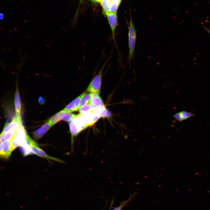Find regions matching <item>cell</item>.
<instances>
[{
    "instance_id": "obj_1",
    "label": "cell",
    "mask_w": 210,
    "mask_h": 210,
    "mask_svg": "<svg viewBox=\"0 0 210 210\" xmlns=\"http://www.w3.org/2000/svg\"><path fill=\"white\" fill-rule=\"evenodd\" d=\"M128 29V36L129 52L128 61L130 66L131 61L134 58L136 38V31L133 22L130 12V21Z\"/></svg>"
},
{
    "instance_id": "obj_2",
    "label": "cell",
    "mask_w": 210,
    "mask_h": 210,
    "mask_svg": "<svg viewBox=\"0 0 210 210\" xmlns=\"http://www.w3.org/2000/svg\"><path fill=\"white\" fill-rule=\"evenodd\" d=\"M27 141L29 144L32 153L35 155L47 160H51L62 163H65V162L62 160L47 154L38 146L37 143L28 134L27 135Z\"/></svg>"
},
{
    "instance_id": "obj_3",
    "label": "cell",
    "mask_w": 210,
    "mask_h": 210,
    "mask_svg": "<svg viewBox=\"0 0 210 210\" xmlns=\"http://www.w3.org/2000/svg\"><path fill=\"white\" fill-rule=\"evenodd\" d=\"M69 125L71 134V146L73 147L74 138L87 128L82 122L78 114L69 122Z\"/></svg>"
},
{
    "instance_id": "obj_4",
    "label": "cell",
    "mask_w": 210,
    "mask_h": 210,
    "mask_svg": "<svg viewBox=\"0 0 210 210\" xmlns=\"http://www.w3.org/2000/svg\"><path fill=\"white\" fill-rule=\"evenodd\" d=\"M109 58L104 63L98 73L92 80L87 88V92L91 93H96L99 94L102 83V77L104 68Z\"/></svg>"
},
{
    "instance_id": "obj_5",
    "label": "cell",
    "mask_w": 210,
    "mask_h": 210,
    "mask_svg": "<svg viewBox=\"0 0 210 210\" xmlns=\"http://www.w3.org/2000/svg\"><path fill=\"white\" fill-rule=\"evenodd\" d=\"M79 117L84 125L87 128L94 124L100 118L91 111L86 113L79 114Z\"/></svg>"
},
{
    "instance_id": "obj_6",
    "label": "cell",
    "mask_w": 210,
    "mask_h": 210,
    "mask_svg": "<svg viewBox=\"0 0 210 210\" xmlns=\"http://www.w3.org/2000/svg\"><path fill=\"white\" fill-rule=\"evenodd\" d=\"M105 15L107 17L108 21L111 30L112 38L113 41L115 46L117 47L115 36L116 30L118 24L116 13H107Z\"/></svg>"
},
{
    "instance_id": "obj_7",
    "label": "cell",
    "mask_w": 210,
    "mask_h": 210,
    "mask_svg": "<svg viewBox=\"0 0 210 210\" xmlns=\"http://www.w3.org/2000/svg\"><path fill=\"white\" fill-rule=\"evenodd\" d=\"M22 125L21 116L17 117L15 116L11 122H7L5 123L1 132L6 133L12 130H15Z\"/></svg>"
},
{
    "instance_id": "obj_8",
    "label": "cell",
    "mask_w": 210,
    "mask_h": 210,
    "mask_svg": "<svg viewBox=\"0 0 210 210\" xmlns=\"http://www.w3.org/2000/svg\"><path fill=\"white\" fill-rule=\"evenodd\" d=\"M52 126L48 121L33 132L34 139L36 141L39 140Z\"/></svg>"
},
{
    "instance_id": "obj_9",
    "label": "cell",
    "mask_w": 210,
    "mask_h": 210,
    "mask_svg": "<svg viewBox=\"0 0 210 210\" xmlns=\"http://www.w3.org/2000/svg\"><path fill=\"white\" fill-rule=\"evenodd\" d=\"M83 95V93L68 104L63 110L70 113L78 110L80 107V99Z\"/></svg>"
},
{
    "instance_id": "obj_10",
    "label": "cell",
    "mask_w": 210,
    "mask_h": 210,
    "mask_svg": "<svg viewBox=\"0 0 210 210\" xmlns=\"http://www.w3.org/2000/svg\"><path fill=\"white\" fill-rule=\"evenodd\" d=\"M16 134L18 136L20 142L19 146L22 147L27 143V137L28 134L23 125L15 130Z\"/></svg>"
},
{
    "instance_id": "obj_11",
    "label": "cell",
    "mask_w": 210,
    "mask_h": 210,
    "mask_svg": "<svg viewBox=\"0 0 210 210\" xmlns=\"http://www.w3.org/2000/svg\"><path fill=\"white\" fill-rule=\"evenodd\" d=\"M1 148L4 159H7L13 151L10 140H6L2 142Z\"/></svg>"
},
{
    "instance_id": "obj_12",
    "label": "cell",
    "mask_w": 210,
    "mask_h": 210,
    "mask_svg": "<svg viewBox=\"0 0 210 210\" xmlns=\"http://www.w3.org/2000/svg\"><path fill=\"white\" fill-rule=\"evenodd\" d=\"M89 104L96 108L105 106L102 99L96 93H91Z\"/></svg>"
},
{
    "instance_id": "obj_13",
    "label": "cell",
    "mask_w": 210,
    "mask_h": 210,
    "mask_svg": "<svg viewBox=\"0 0 210 210\" xmlns=\"http://www.w3.org/2000/svg\"><path fill=\"white\" fill-rule=\"evenodd\" d=\"M195 116V114L192 113L182 111L172 115V116L178 121L181 122Z\"/></svg>"
},
{
    "instance_id": "obj_14",
    "label": "cell",
    "mask_w": 210,
    "mask_h": 210,
    "mask_svg": "<svg viewBox=\"0 0 210 210\" xmlns=\"http://www.w3.org/2000/svg\"><path fill=\"white\" fill-rule=\"evenodd\" d=\"M14 105L16 113V116L17 117L21 116V102L18 88L17 86L16 87L15 94Z\"/></svg>"
},
{
    "instance_id": "obj_15",
    "label": "cell",
    "mask_w": 210,
    "mask_h": 210,
    "mask_svg": "<svg viewBox=\"0 0 210 210\" xmlns=\"http://www.w3.org/2000/svg\"><path fill=\"white\" fill-rule=\"evenodd\" d=\"M61 120L66 122H70L76 116V115L71 113L63 110L60 111Z\"/></svg>"
},
{
    "instance_id": "obj_16",
    "label": "cell",
    "mask_w": 210,
    "mask_h": 210,
    "mask_svg": "<svg viewBox=\"0 0 210 210\" xmlns=\"http://www.w3.org/2000/svg\"><path fill=\"white\" fill-rule=\"evenodd\" d=\"M16 134L15 130H12L6 133L1 132L0 134V141L2 142L10 140Z\"/></svg>"
},
{
    "instance_id": "obj_17",
    "label": "cell",
    "mask_w": 210,
    "mask_h": 210,
    "mask_svg": "<svg viewBox=\"0 0 210 210\" xmlns=\"http://www.w3.org/2000/svg\"><path fill=\"white\" fill-rule=\"evenodd\" d=\"M91 95V93L90 94H88L85 92L83 93V95L80 99V107L83 106L88 104V102H89Z\"/></svg>"
},
{
    "instance_id": "obj_18",
    "label": "cell",
    "mask_w": 210,
    "mask_h": 210,
    "mask_svg": "<svg viewBox=\"0 0 210 210\" xmlns=\"http://www.w3.org/2000/svg\"><path fill=\"white\" fill-rule=\"evenodd\" d=\"M96 108L89 104H87L80 107L78 110L80 113H83L90 112Z\"/></svg>"
},
{
    "instance_id": "obj_19",
    "label": "cell",
    "mask_w": 210,
    "mask_h": 210,
    "mask_svg": "<svg viewBox=\"0 0 210 210\" xmlns=\"http://www.w3.org/2000/svg\"><path fill=\"white\" fill-rule=\"evenodd\" d=\"M60 120H61L59 111L51 117L48 122L53 126Z\"/></svg>"
},
{
    "instance_id": "obj_20",
    "label": "cell",
    "mask_w": 210,
    "mask_h": 210,
    "mask_svg": "<svg viewBox=\"0 0 210 210\" xmlns=\"http://www.w3.org/2000/svg\"><path fill=\"white\" fill-rule=\"evenodd\" d=\"M12 146L13 150L19 146L20 142L19 138L15 134L14 137L10 140Z\"/></svg>"
},
{
    "instance_id": "obj_21",
    "label": "cell",
    "mask_w": 210,
    "mask_h": 210,
    "mask_svg": "<svg viewBox=\"0 0 210 210\" xmlns=\"http://www.w3.org/2000/svg\"><path fill=\"white\" fill-rule=\"evenodd\" d=\"M111 116V113L105 108V106L102 107L99 114L101 117H109Z\"/></svg>"
},
{
    "instance_id": "obj_22",
    "label": "cell",
    "mask_w": 210,
    "mask_h": 210,
    "mask_svg": "<svg viewBox=\"0 0 210 210\" xmlns=\"http://www.w3.org/2000/svg\"><path fill=\"white\" fill-rule=\"evenodd\" d=\"M134 196L133 195L129 198L127 200L123 202L118 206L112 210H121L123 207L127 203L130 201Z\"/></svg>"
},
{
    "instance_id": "obj_23",
    "label": "cell",
    "mask_w": 210,
    "mask_h": 210,
    "mask_svg": "<svg viewBox=\"0 0 210 210\" xmlns=\"http://www.w3.org/2000/svg\"><path fill=\"white\" fill-rule=\"evenodd\" d=\"M2 143V142L0 141V157L4 158V155L2 150L1 146Z\"/></svg>"
},
{
    "instance_id": "obj_24",
    "label": "cell",
    "mask_w": 210,
    "mask_h": 210,
    "mask_svg": "<svg viewBox=\"0 0 210 210\" xmlns=\"http://www.w3.org/2000/svg\"><path fill=\"white\" fill-rule=\"evenodd\" d=\"M44 99L42 97H40L38 99L39 102L41 104H43L44 103Z\"/></svg>"
},
{
    "instance_id": "obj_25",
    "label": "cell",
    "mask_w": 210,
    "mask_h": 210,
    "mask_svg": "<svg viewBox=\"0 0 210 210\" xmlns=\"http://www.w3.org/2000/svg\"><path fill=\"white\" fill-rule=\"evenodd\" d=\"M94 2L95 3H99L101 2L102 0H91Z\"/></svg>"
},
{
    "instance_id": "obj_26",
    "label": "cell",
    "mask_w": 210,
    "mask_h": 210,
    "mask_svg": "<svg viewBox=\"0 0 210 210\" xmlns=\"http://www.w3.org/2000/svg\"><path fill=\"white\" fill-rule=\"evenodd\" d=\"M4 17V15L2 13H0V20L2 19Z\"/></svg>"
},
{
    "instance_id": "obj_27",
    "label": "cell",
    "mask_w": 210,
    "mask_h": 210,
    "mask_svg": "<svg viewBox=\"0 0 210 210\" xmlns=\"http://www.w3.org/2000/svg\"><path fill=\"white\" fill-rule=\"evenodd\" d=\"M204 28L210 34V29H207L205 27H204Z\"/></svg>"
},
{
    "instance_id": "obj_28",
    "label": "cell",
    "mask_w": 210,
    "mask_h": 210,
    "mask_svg": "<svg viewBox=\"0 0 210 210\" xmlns=\"http://www.w3.org/2000/svg\"><path fill=\"white\" fill-rule=\"evenodd\" d=\"M83 0H79V6L82 3Z\"/></svg>"
},
{
    "instance_id": "obj_29",
    "label": "cell",
    "mask_w": 210,
    "mask_h": 210,
    "mask_svg": "<svg viewBox=\"0 0 210 210\" xmlns=\"http://www.w3.org/2000/svg\"><path fill=\"white\" fill-rule=\"evenodd\" d=\"M114 0L116 1L119 2H120H120H121V0Z\"/></svg>"
}]
</instances>
